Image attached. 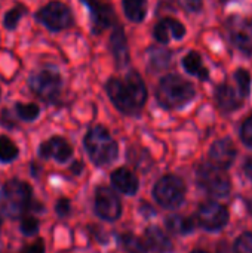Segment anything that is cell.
<instances>
[{
	"instance_id": "d590c367",
	"label": "cell",
	"mask_w": 252,
	"mask_h": 253,
	"mask_svg": "<svg viewBox=\"0 0 252 253\" xmlns=\"http://www.w3.org/2000/svg\"><path fill=\"white\" fill-rule=\"evenodd\" d=\"M83 169H85V165L82 160H73V163L70 166V170L73 175H80L83 172Z\"/></svg>"
},
{
	"instance_id": "484cf974",
	"label": "cell",
	"mask_w": 252,
	"mask_h": 253,
	"mask_svg": "<svg viewBox=\"0 0 252 253\" xmlns=\"http://www.w3.org/2000/svg\"><path fill=\"white\" fill-rule=\"evenodd\" d=\"M18 145L7 135H0V163H12L18 159Z\"/></svg>"
},
{
	"instance_id": "8d00e7d4",
	"label": "cell",
	"mask_w": 252,
	"mask_h": 253,
	"mask_svg": "<svg viewBox=\"0 0 252 253\" xmlns=\"http://www.w3.org/2000/svg\"><path fill=\"white\" fill-rule=\"evenodd\" d=\"M244 169H245L247 175H248V176L252 179V157H250V159L247 160V163H245Z\"/></svg>"
},
{
	"instance_id": "5b68a950",
	"label": "cell",
	"mask_w": 252,
	"mask_h": 253,
	"mask_svg": "<svg viewBox=\"0 0 252 253\" xmlns=\"http://www.w3.org/2000/svg\"><path fill=\"white\" fill-rule=\"evenodd\" d=\"M28 89L46 104H59L62 92V76L52 68H43L34 71L28 77Z\"/></svg>"
},
{
	"instance_id": "2e32d148",
	"label": "cell",
	"mask_w": 252,
	"mask_h": 253,
	"mask_svg": "<svg viewBox=\"0 0 252 253\" xmlns=\"http://www.w3.org/2000/svg\"><path fill=\"white\" fill-rule=\"evenodd\" d=\"M209 159L211 163H214L215 166L221 169H227L232 166V163L236 159V147L229 138L218 139L212 144L209 150Z\"/></svg>"
},
{
	"instance_id": "4fadbf2b",
	"label": "cell",
	"mask_w": 252,
	"mask_h": 253,
	"mask_svg": "<svg viewBox=\"0 0 252 253\" xmlns=\"http://www.w3.org/2000/svg\"><path fill=\"white\" fill-rule=\"evenodd\" d=\"M39 156L42 159H53L58 163H65L73 157V147L65 138L56 135L39 145Z\"/></svg>"
},
{
	"instance_id": "e575fe53",
	"label": "cell",
	"mask_w": 252,
	"mask_h": 253,
	"mask_svg": "<svg viewBox=\"0 0 252 253\" xmlns=\"http://www.w3.org/2000/svg\"><path fill=\"white\" fill-rule=\"evenodd\" d=\"M184 6L187 7L189 12L198 13V12H201V9L203 6V0H184Z\"/></svg>"
},
{
	"instance_id": "3957f363",
	"label": "cell",
	"mask_w": 252,
	"mask_h": 253,
	"mask_svg": "<svg viewBox=\"0 0 252 253\" xmlns=\"http://www.w3.org/2000/svg\"><path fill=\"white\" fill-rule=\"evenodd\" d=\"M83 147L95 166L111 165L119 157V145L102 125L92 126L83 136Z\"/></svg>"
},
{
	"instance_id": "ba28073f",
	"label": "cell",
	"mask_w": 252,
	"mask_h": 253,
	"mask_svg": "<svg viewBox=\"0 0 252 253\" xmlns=\"http://www.w3.org/2000/svg\"><path fill=\"white\" fill-rule=\"evenodd\" d=\"M198 184L214 197H226L230 190V178L224 169L215 166L214 163H202L196 172Z\"/></svg>"
},
{
	"instance_id": "6da1fadb",
	"label": "cell",
	"mask_w": 252,
	"mask_h": 253,
	"mask_svg": "<svg viewBox=\"0 0 252 253\" xmlns=\"http://www.w3.org/2000/svg\"><path fill=\"white\" fill-rule=\"evenodd\" d=\"M105 93L114 108L123 116H140L149 98V90L143 76L137 70H129L125 77H108Z\"/></svg>"
},
{
	"instance_id": "1f68e13d",
	"label": "cell",
	"mask_w": 252,
	"mask_h": 253,
	"mask_svg": "<svg viewBox=\"0 0 252 253\" xmlns=\"http://www.w3.org/2000/svg\"><path fill=\"white\" fill-rule=\"evenodd\" d=\"M55 212L59 218H65L71 213V205H70V200L68 199H64L61 197L56 205H55Z\"/></svg>"
},
{
	"instance_id": "74e56055",
	"label": "cell",
	"mask_w": 252,
	"mask_h": 253,
	"mask_svg": "<svg viewBox=\"0 0 252 253\" xmlns=\"http://www.w3.org/2000/svg\"><path fill=\"white\" fill-rule=\"evenodd\" d=\"M192 253H208V252H205V251H193Z\"/></svg>"
},
{
	"instance_id": "ab89813d",
	"label": "cell",
	"mask_w": 252,
	"mask_h": 253,
	"mask_svg": "<svg viewBox=\"0 0 252 253\" xmlns=\"http://www.w3.org/2000/svg\"><path fill=\"white\" fill-rule=\"evenodd\" d=\"M0 99H1V87H0Z\"/></svg>"
},
{
	"instance_id": "52a82bcc",
	"label": "cell",
	"mask_w": 252,
	"mask_h": 253,
	"mask_svg": "<svg viewBox=\"0 0 252 253\" xmlns=\"http://www.w3.org/2000/svg\"><path fill=\"white\" fill-rule=\"evenodd\" d=\"M153 197L165 209L180 208L186 199V184L177 175H165L154 184Z\"/></svg>"
},
{
	"instance_id": "7a4b0ae2",
	"label": "cell",
	"mask_w": 252,
	"mask_h": 253,
	"mask_svg": "<svg viewBox=\"0 0 252 253\" xmlns=\"http://www.w3.org/2000/svg\"><path fill=\"white\" fill-rule=\"evenodd\" d=\"M156 101L165 110H180L190 104L196 96L193 83L178 74L163 76L156 87Z\"/></svg>"
},
{
	"instance_id": "d6986e66",
	"label": "cell",
	"mask_w": 252,
	"mask_h": 253,
	"mask_svg": "<svg viewBox=\"0 0 252 253\" xmlns=\"http://www.w3.org/2000/svg\"><path fill=\"white\" fill-rule=\"evenodd\" d=\"M215 99L220 110L229 113L238 110L242 104V96L236 93V90L230 84H220L215 90Z\"/></svg>"
},
{
	"instance_id": "4316f807",
	"label": "cell",
	"mask_w": 252,
	"mask_h": 253,
	"mask_svg": "<svg viewBox=\"0 0 252 253\" xmlns=\"http://www.w3.org/2000/svg\"><path fill=\"white\" fill-rule=\"evenodd\" d=\"M171 62V53L163 49V47H156V49H151L150 50V59H149V64H150V68L154 70V71H160V70H165Z\"/></svg>"
},
{
	"instance_id": "cb8c5ba5",
	"label": "cell",
	"mask_w": 252,
	"mask_h": 253,
	"mask_svg": "<svg viewBox=\"0 0 252 253\" xmlns=\"http://www.w3.org/2000/svg\"><path fill=\"white\" fill-rule=\"evenodd\" d=\"M120 246L128 253H149V248L146 246L144 240L132 233H123L119 236Z\"/></svg>"
},
{
	"instance_id": "9a60e30c",
	"label": "cell",
	"mask_w": 252,
	"mask_h": 253,
	"mask_svg": "<svg viewBox=\"0 0 252 253\" xmlns=\"http://www.w3.org/2000/svg\"><path fill=\"white\" fill-rule=\"evenodd\" d=\"M229 31H230V39L233 44L241 49L242 52L252 55V22L242 19V18H235L229 24Z\"/></svg>"
},
{
	"instance_id": "7c38bea8",
	"label": "cell",
	"mask_w": 252,
	"mask_h": 253,
	"mask_svg": "<svg viewBox=\"0 0 252 253\" xmlns=\"http://www.w3.org/2000/svg\"><path fill=\"white\" fill-rule=\"evenodd\" d=\"M108 50H110L117 68H125L129 65V62H131L129 44H128L125 28L119 22H116L111 28V33L108 37Z\"/></svg>"
},
{
	"instance_id": "8fae6325",
	"label": "cell",
	"mask_w": 252,
	"mask_h": 253,
	"mask_svg": "<svg viewBox=\"0 0 252 253\" xmlns=\"http://www.w3.org/2000/svg\"><path fill=\"white\" fill-rule=\"evenodd\" d=\"M198 224L208 231H218L229 222V211L217 202H205L198 209Z\"/></svg>"
},
{
	"instance_id": "d6a6232c",
	"label": "cell",
	"mask_w": 252,
	"mask_h": 253,
	"mask_svg": "<svg viewBox=\"0 0 252 253\" xmlns=\"http://www.w3.org/2000/svg\"><path fill=\"white\" fill-rule=\"evenodd\" d=\"M0 125H3V126L9 127V129H13V127L16 126V123H15L13 117L10 116V111H9L7 108H4V110L0 113Z\"/></svg>"
},
{
	"instance_id": "ffe728a7",
	"label": "cell",
	"mask_w": 252,
	"mask_h": 253,
	"mask_svg": "<svg viewBox=\"0 0 252 253\" xmlns=\"http://www.w3.org/2000/svg\"><path fill=\"white\" fill-rule=\"evenodd\" d=\"M125 16L132 24H140L146 19L149 12V0H122Z\"/></svg>"
},
{
	"instance_id": "d4e9b609",
	"label": "cell",
	"mask_w": 252,
	"mask_h": 253,
	"mask_svg": "<svg viewBox=\"0 0 252 253\" xmlns=\"http://www.w3.org/2000/svg\"><path fill=\"white\" fill-rule=\"evenodd\" d=\"M27 15V7L21 3L12 6L10 9H7L3 15V27L9 31L15 30L19 24V21Z\"/></svg>"
},
{
	"instance_id": "9c48e42d",
	"label": "cell",
	"mask_w": 252,
	"mask_h": 253,
	"mask_svg": "<svg viewBox=\"0 0 252 253\" xmlns=\"http://www.w3.org/2000/svg\"><path fill=\"white\" fill-rule=\"evenodd\" d=\"M80 1L89 10L91 30L94 36H101L104 31L113 28V25L119 22L114 7L110 1H102V0H80Z\"/></svg>"
},
{
	"instance_id": "7402d4cb",
	"label": "cell",
	"mask_w": 252,
	"mask_h": 253,
	"mask_svg": "<svg viewBox=\"0 0 252 253\" xmlns=\"http://www.w3.org/2000/svg\"><path fill=\"white\" fill-rule=\"evenodd\" d=\"M196 222L192 218H186L181 215H172L169 218H166V228L168 231H171L172 234H189L195 230Z\"/></svg>"
},
{
	"instance_id": "4dcf8cb0",
	"label": "cell",
	"mask_w": 252,
	"mask_h": 253,
	"mask_svg": "<svg viewBox=\"0 0 252 253\" xmlns=\"http://www.w3.org/2000/svg\"><path fill=\"white\" fill-rule=\"evenodd\" d=\"M241 138L244 141L245 145H248L250 148H252V116L248 117L245 120V123L242 125V129H241Z\"/></svg>"
},
{
	"instance_id": "f35d334b",
	"label": "cell",
	"mask_w": 252,
	"mask_h": 253,
	"mask_svg": "<svg viewBox=\"0 0 252 253\" xmlns=\"http://www.w3.org/2000/svg\"><path fill=\"white\" fill-rule=\"evenodd\" d=\"M1 225H3V219H1V215H0V230H1Z\"/></svg>"
},
{
	"instance_id": "836d02e7",
	"label": "cell",
	"mask_w": 252,
	"mask_h": 253,
	"mask_svg": "<svg viewBox=\"0 0 252 253\" xmlns=\"http://www.w3.org/2000/svg\"><path fill=\"white\" fill-rule=\"evenodd\" d=\"M22 253H46V248H45V242L42 239H37L33 245L27 246Z\"/></svg>"
},
{
	"instance_id": "44dd1931",
	"label": "cell",
	"mask_w": 252,
	"mask_h": 253,
	"mask_svg": "<svg viewBox=\"0 0 252 253\" xmlns=\"http://www.w3.org/2000/svg\"><path fill=\"white\" fill-rule=\"evenodd\" d=\"M183 67L189 74H192V76H195V77H198L201 80H208L209 79V71L203 65L202 56L195 50L189 52L183 58Z\"/></svg>"
},
{
	"instance_id": "f546056e",
	"label": "cell",
	"mask_w": 252,
	"mask_h": 253,
	"mask_svg": "<svg viewBox=\"0 0 252 253\" xmlns=\"http://www.w3.org/2000/svg\"><path fill=\"white\" fill-rule=\"evenodd\" d=\"M236 253H252V233H244L235 243Z\"/></svg>"
},
{
	"instance_id": "30bf717a",
	"label": "cell",
	"mask_w": 252,
	"mask_h": 253,
	"mask_svg": "<svg viewBox=\"0 0 252 253\" xmlns=\"http://www.w3.org/2000/svg\"><path fill=\"white\" fill-rule=\"evenodd\" d=\"M122 202L119 196L108 187L100 185L94 196L95 215L107 222H116L122 216Z\"/></svg>"
},
{
	"instance_id": "f1b7e54d",
	"label": "cell",
	"mask_w": 252,
	"mask_h": 253,
	"mask_svg": "<svg viewBox=\"0 0 252 253\" xmlns=\"http://www.w3.org/2000/svg\"><path fill=\"white\" fill-rule=\"evenodd\" d=\"M21 233L24 236H36L40 228V222L34 216H22L21 218Z\"/></svg>"
},
{
	"instance_id": "603a6c76",
	"label": "cell",
	"mask_w": 252,
	"mask_h": 253,
	"mask_svg": "<svg viewBox=\"0 0 252 253\" xmlns=\"http://www.w3.org/2000/svg\"><path fill=\"white\" fill-rule=\"evenodd\" d=\"M13 111L19 120L31 123L39 119L42 110H40L39 104H34V102H15Z\"/></svg>"
},
{
	"instance_id": "5bb4252c",
	"label": "cell",
	"mask_w": 252,
	"mask_h": 253,
	"mask_svg": "<svg viewBox=\"0 0 252 253\" xmlns=\"http://www.w3.org/2000/svg\"><path fill=\"white\" fill-rule=\"evenodd\" d=\"M186 36V27L172 16H165L153 27V37L160 44H168L172 39L181 40Z\"/></svg>"
},
{
	"instance_id": "83f0119b",
	"label": "cell",
	"mask_w": 252,
	"mask_h": 253,
	"mask_svg": "<svg viewBox=\"0 0 252 253\" xmlns=\"http://www.w3.org/2000/svg\"><path fill=\"white\" fill-rule=\"evenodd\" d=\"M235 80L238 83V87H239V95L242 98H247L248 93H250V89H251V74L248 70H244V68H239L235 74Z\"/></svg>"
},
{
	"instance_id": "8992f818",
	"label": "cell",
	"mask_w": 252,
	"mask_h": 253,
	"mask_svg": "<svg viewBox=\"0 0 252 253\" xmlns=\"http://www.w3.org/2000/svg\"><path fill=\"white\" fill-rule=\"evenodd\" d=\"M34 19L52 33H59L74 25L71 9L59 0H52L43 4L34 13Z\"/></svg>"
},
{
	"instance_id": "e0dca14e",
	"label": "cell",
	"mask_w": 252,
	"mask_h": 253,
	"mask_svg": "<svg viewBox=\"0 0 252 253\" xmlns=\"http://www.w3.org/2000/svg\"><path fill=\"white\" fill-rule=\"evenodd\" d=\"M110 181L113 187L125 196H134L140 188V181L137 173L128 168L114 169L110 175Z\"/></svg>"
},
{
	"instance_id": "277c9868",
	"label": "cell",
	"mask_w": 252,
	"mask_h": 253,
	"mask_svg": "<svg viewBox=\"0 0 252 253\" xmlns=\"http://www.w3.org/2000/svg\"><path fill=\"white\" fill-rule=\"evenodd\" d=\"M33 200V188L21 179L7 181L0 190V209L4 216L10 219L22 218L30 209Z\"/></svg>"
},
{
	"instance_id": "ac0fdd59",
	"label": "cell",
	"mask_w": 252,
	"mask_h": 253,
	"mask_svg": "<svg viewBox=\"0 0 252 253\" xmlns=\"http://www.w3.org/2000/svg\"><path fill=\"white\" fill-rule=\"evenodd\" d=\"M144 243L149 249L159 253H169L174 251L171 239L159 227H149L144 231Z\"/></svg>"
}]
</instances>
